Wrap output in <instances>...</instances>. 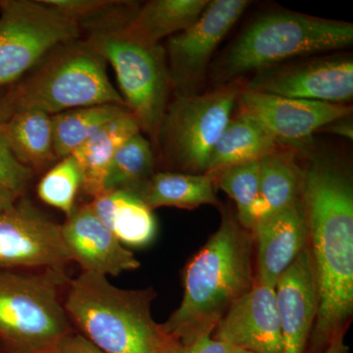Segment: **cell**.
<instances>
[{"label":"cell","mask_w":353,"mask_h":353,"mask_svg":"<svg viewBox=\"0 0 353 353\" xmlns=\"http://www.w3.org/2000/svg\"><path fill=\"white\" fill-rule=\"evenodd\" d=\"M254 248L252 232L225 211L217 231L185 266L183 299L161 324L164 331L183 345L212 334L228 310L255 284Z\"/></svg>","instance_id":"obj_2"},{"label":"cell","mask_w":353,"mask_h":353,"mask_svg":"<svg viewBox=\"0 0 353 353\" xmlns=\"http://www.w3.org/2000/svg\"><path fill=\"white\" fill-rule=\"evenodd\" d=\"M238 348L216 340L212 334H205L190 345H183L181 353H234Z\"/></svg>","instance_id":"obj_30"},{"label":"cell","mask_w":353,"mask_h":353,"mask_svg":"<svg viewBox=\"0 0 353 353\" xmlns=\"http://www.w3.org/2000/svg\"><path fill=\"white\" fill-rule=\"evenodd\" d=\"M324 353H348V347L343 343V334L334 336Z\"/></svg>","instance_id":"obj_34"},{"label":"cell","mask_w":353,"mask_h":353,"mask_svg":"<svg viewBox=\"0 0 353 353\" xmlns=\"http://www.w3.org/2000/svg\"><path fill=\"white\" fill-rule=\"evenodd\" d=\"M129 109L116 104L71 109L51 116L53 145L57 159L69 157L104 125Z\"/></svg>","instance_id":"obj_25"},{"label":"cell","mask_w":353,"mask_h":353,"mask_svg":"<svg viewBox=\"0 0 353 353\" xmlns=\"http://www.w3.org/2000/svg\"><path fill=\"white\" fill-rule=\"evenodd\" d=\"M216 340L253 353H284L275 288L255 281L228 310L212 334Z\"/></svg>","instance_id":"obj_14"},{"label":"cell","mask_w":353,"mask_h":353,"mask_svg":"<svg viewBox=\"0 0 353 353\" xmlns=\"http://www.w3.org/2000/svg\"><path fill=\"white\" fill-rule=\"evenodd\" d=\"M141 132L130 111L104 125L92 138L72 153L82 173V189L94 199L105 190L108 169L118 148Z\"/></svg>","instance_id":"obj_19"},{"label":"cell","mask_w":353,"mask_h":353,"mask_svg":"<svg viewBox=\"0 0 353 353\" xmlns=\"http://www.w3.org/2000/svg\"><path fill=\"white\" fill-rule=\"evenodd\" d=\"M88 204L123 245L145 248L154 240L157 223L153 210L137 194L105 190Z\"/></svg>","instance_id":"obj_18"},{"label":"cell","mask_w":353,"mask_h":353,"mask_svg":"<svg viewBox=\"0 0 353 353\" xmlns=\"http://www.w3.org/2000/svg\"><path fill=\"white\" fill-rule=\"evenodd\" d=\"M132 194L152 210L165 206L192 210L220 203L214 179L209 174L160 172L153 174Z\"/></svg>","instance_id":"obj_21"},{"label":"cell","mask_w":353,"mask_h":353,"mask_svg":"<svg viewBox=\"0 0 353 353\" xmlns=\"http://www.w3.org/2000/svg\"><path fill=\"white\" fill-rule=\"evenodd\" d=\"M66 270H0V353H58L75 332L62 297Z\"/></svg>","instance_id":"obj_5"},{"label":"cell","mask_w":353,"mask_h":353,"mask_svg":"<svg viewBox=\"0 0 353 353\" xmlns=\"http://www.w3.org/2000/svg\"><path fill=\"white\" fill-rule=\"evenodd\" d=\"M277 141L259 123L243 113L232 117L213 148L205 174L234 165L259 161L276 150Z\"/></svg>","instance_id":"obj_23"},{"label":"cell","mask_w":353,"mask_h":353,"mask_svg":"<svg viewBox=\"0 0 353 353\" xmlns=\"http://www.w3.org/2000/svg\"><path fill=\"white\" fill-rule=\"evenodd\" d=\"M303 175L289 153L275 150L261 158L255 223L301 201Z\"/></svg>","instance_id":"obj_24"},{"label":"cell","mask_w":353,"mask_h":353,"mask_svg":"<svg viewBox=\"0 0 353 353\" xmlns=\"http://www.w3.org/2000/svg\"><path fill=\"white\" fill-rule=\"evenodd\" d=\"M34 172L20 163L0 134V185L8 188L19 196H24Z\"/></svg>","instance_id":"obj_29"},{"label":"cell","mask_w":353,"mask_h":353,"mask_svg":"<svg viewBox=\"0 0 353 353\" xmlns=\"http://www.w3.org/2000/svg\"><path fill=\"white\" fill-rule=\"evenodd\" d=\"M240 112L259 123L277 143H303L316 132L341 118L352 116L345 104L289 99L279 95L241 90Z\"/></svg>","instance_id":"obj_13"},{"label":"cell","mask_w":353,"mask_h":353,"mask_svg":"<svg viewBox=\"0 0 353 353\" xmlns=\"http://www.w3.org/2000/svg\"><path fill=\"white\" fill-rule=\"evenodd\" d=\"M234 353H253L252 352H248V350H236V352Z\"/></svg>","instance_id":"obj_35"},{"label":"cell","mask_w":353,"mask_h":353,"mask_svg":"<svg viewBox=\"0 0 353 353\" xmlns=\"http://www.w3.org/2000/svg\"><path fill=\"white\" fill-rule=\"evenodd\" d=\"M20 197L22 196H18L8 188L0 185V212L12 208Z\"/></svg>","instance_id":"obj_33"},{"label":"cell","mask_w":353,"mask_h":353,"mask_svg":"<svg viewBox=\"0 0 353 353\" xmlns=\"http://www.w3.org/2000/svg\"><path fill=\"white\" fill-rule=\"evenodd\" d=\"M241 90L233 83L203 94L179 95L167 108L158 136L166 157L185 173L205 174Z\"/></svg>","instance_id":"obj_8"},{"label":"cell","mask_w":353,"mask_h":353,"mask_svg":"<svg viewBox=\"0 0 353 353\" xmlns=\"http://www.w3.org/2000/svg\"><path fill=\"white\" fill-rule=\"evenodd\" d=\"M245 90L289 99L345 104L353 97V61L331 57L257 72Z\"/></svg>","instance_id":"obj_12"},{"label":"cell","mask_w":353,"mask_h":353,"mask_svg":"<svg viewBox=\"0 0 353 353\" xmlns=\"http://www.w3.org/2000/svg\"><path fill=\"white\" fill-rule=\"evenodd\" d=\"M152 288L124 290L81 272L70 280L64 307L76 332L106 353H181L183 345L154 321Z\"/></svg>","instance_id":"obj_3"},{"label":"cell","mask_w":353,"mask_h":353,"mask_svg":"<svg viewBox=\"0 0 353 353\" xmlns=\"http://www.w3.org/2000/svg\"><path fill=\"white\" fill-rule=\"evenodd\" d=\"M0 134L16 159L32 172H41L57 161L51 116L23 111L0 122Z\"/></svg>","instance_id":"obj_22"},{"label":"cell","mask_w":353,"mask_h":353,"mask_svg":"<svg viewBox=\"0 0 353 353\" xmlns=\"http://www.w3.org/2000/svg\"><path fill=\"white\" fill-rule=\"evenodd\" d=\"M259 161L234 165L211 174L215 187L226 192L236 203V217L241 226L250 232L255 225L259 197Z\"/></svg>","instance_id":"obj_27"},{"label":"cell","mask_w":353,"mask_h":353,"mask_svg":"<svg viewBox=\"0 0 353 353\" xmlns=\"http://www.w3.org/2000/svg\"><path fill=\"white\" fill-rule=\"evenodd\" d=\"M153 168L152 145L141 132H137L114 155L106 176L105 190L134 192L154 174Z\"/></svg>","instance_id":"obj_26"},{"label":"cell","mask_w":353,"mask_h":353,"mask_svg":"<svg viewBox=\"0 0 353 353\" xmlns=\"http://www.w3.org/2000/svg\"><path fill=\"white\" fill-rule=\"evenodd\" d=\"M252 233L256 246V282L275 288L281 276L308 245L303 199L257 221Z\"/></svg>","instance_id":"obj_17"},{"label":"cell","mask_w":353,"mask_h":353,"mask_svg":"<svg viewBox=\"0 0 353 353\" xmlns=\"http://www.w3.org/2000/svg\"><path fill=\"white\" fill-rule=\"evenodd\" d=\"M208 3L209 0H152L138 9L121 31L138 43L158 46L190 27Z\"/></svg>","instance_id":"obj_20"},{"label":"cell","mask_w":353,"mask_h":353,"mask_svg":"<svg viewBox=\"0 0 353 353\" xmlns=\"http://www.w3.org/2000/svg\"><path fill=\"white\" fill-rule=\"evenodd\" d=\"M70 262L61 225L25 196L0 212V270H66Z\"/></svg>","instance_id":"obj_10"},{"label":"cell","mask_w":353,"mask_h":353,"mask_svg":"<svg viewBox=\"0 0 353 353\" xmlns=\"http://www.w3.org/2000/svg\"><path fill=\"white\" fill-rule=\"evenodd\" d=\"M284 353H307L318 311L314 267L309 245L275 285Z\"/></svg>","instance_id":"obj_16"},{"label":"cell","mask_w":353,"mask_h":353,"mask_svg":"<svg viewBox=\"0 0 353 353\" xmlns=\"http://www.w3.org/2000/svg\"><path fill=\"white\" fill-rule=\"evenodd\" d=\"M353 43V26L303 14L276 12L254 21L221 58L217 75L234 80L299 57L343 50Z\"/></svg>","instance_id":"obj_6"},{"label":"cell","mask_w":353,"mask_h":353,"mask_svg":"<svg viewBox=\"0 0 353 353\" xmlns=\"http://www.w3.org/2000/svg\"><path fill=\"white\" fill-rule=\"evenodd\" d=\"M352 116L341 118V119L334 121L331 124L327 125L323 128L321 131L331 132V134H338L347 139L353 138L352 120L350 119Z\"/></svg>","instance_id":"obj_32"},{"label":"cell","mask_w":353,"mask_h":353,"mask_svg":"<svg viewBox=\"0 0 353 353\" xmlns=\"http://www.w3.org/2000/svg\"><path fill=\"white\" fill-rule=\"evenodd\" d=\"M82 31L43 0H0V88L19 80L57 46L82 38Z\"/></svg>","instance_id":"obj_9"},{"label":"cell","mask_w":353,"mask_h":353,"mask_svg":"<svg viewBox=\"0 0 353 353\" xmlns=\"http://www.w3.org/2000/svg\"><path fill=\"white\" fill-rule=\"evenodd\" d=\"M82 183L80 167L75 158L69 155L44 174L38 183L37 194L44 203L59 209L68 217L76 208V197Z\"/></svg>","instance_id":"obj_28"},{"label":"cell","mask_w":353,"mask_h":353,"mask_svg":"<svg viewBox=\"0 0 353 353\" xmlns=\"http://www.w3.org/2000/svg\"><path fill=\"white\" fill-rule=\"evenodd\" d=\"M61 236L71 262L80 265L82 272L108 277L141 266L134 253L118 241L88 203L75 208L67 217L61 225Z\"/></svg>","instance_id":"obj_15"},{"label":"cell","mask_w":353,"mask_h":353,"mask_svg":"<svg viewBox=\"0 0 353 353\" xmlns=\"http://www.w3.org/2000/svg\"><path fill=\"white\" fill-rule=\"evenodd\" d=\"M58 353H106L87 340L78 332H73L61 343Z\"/></svg>","instance_id":"obj_31"},{"label":"cell","mask_w":353,"mask_h":353,"mask_svg":"<svg viewBox=\"0 0 353 353\" xmlns=\"http://www.w3.org/2000/svg\"><path fill=\"white\" fill-rule=\"evenodd\" d=\"M250 2L246 0L209 1L190 27L169 38L166 58L173 87L180 95H190L205 75L209 61L221 41L236 24Z\"/></svg>","instance_id":"obj_11"},{"label":"cell","mask_w":353,"mask_h":353,"mask_svg":"<svg viewBox=\"0 0 353 353\" xmlns=\"http://www.w3.org/2000/svg\"><path fill=\"white\" fill-rule=\"evenodd\" d=\"M125 26V25H123ZM123 26L90 32V39L115 71L122 97L139 129L157 143L172 87L166 52L128 38Z\"/></svg>","instance_id":"obj_7"},{"label":"cell","mask_w":353,"mask_h":353,"mask_svg":"<svg viewBox=\"0 0 353 353\" xmlns=\"http://www.w3.org/2000/svg\"><path fill=\"white\" fill-rule=\"evenodd\" d=\"M106 63L88 38L57 46L19 80L0 88V122L23 111L53 116L103 104L127 108Z\"/></svg>","instance_id":"obj_4"},{"label":"cell","mask_w":353,"mask_h":353,"mask_svg":"<svg viewBox=\"0 0 353 353\" xmlns=\"http://www.w3.org/2000/svg\"><path fill=\"white\" fill-rule=\"evenodd\" d=\"M316 288L317 317L307 353H324L353 313V185L341 163L316 157L301 192Z\"/></svg>","instance_id":"obj_1"}]
</instances>
